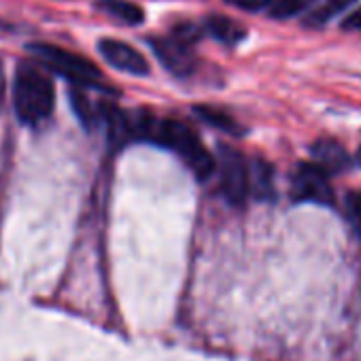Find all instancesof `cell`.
<instances>
[{
	"mask_svg": "<svg viewBox=\"0 0 361 361\" xmlns=\"http://www.w3.org/2000/svg\"><path fill=\"white\" fill-rule=\"evenodd\" d=\"M96 7L126 26H140L145 22V11L132 0H98Z\"/></svg>",
	"mask_w": 361,
	"mask_h": 361,
	"instance_id": "10",
	"label": "cell"
},
{
	"mask_svg": "<svg viewBox=\"0 0 361 361\" xmlns=\"http://www.w3.org/2000/svg\"><path fill=\"white\" fill-rule=\"evenodd\" d=\"M312 3L314 0H274V3L268 7V13L274 20H289V18L306 11Z\"/></svg>",
	"mask_w": 361,
	"mask_h": 361,
	"instance_id": "14",
	"label": "cell"
},
{
	"mask_svg": "<svg viewBox=\"0 0 361 361\" xmlns=\"http://www.w3.org/2000/svg\"><path fill=\"white\" fill-rule=\"evenodd\" d=\"M249 174H251V196L257 200H270L274 198V172L272 166L257 157L249 164Z\"/></svg>",
	"mask_w": 361,
	"mask_h": 361,
	"instance_id": "12",
	"label": "cell"
},
{
	"mask_svg": "<svg viewBox=\"0 0 361 361\" xmlns=\"http://www.w3.org/2000/svg\"><path fill=\"white\" fill-rule=\"evenodd\" d=\"M155 56L159 62L174 75L185 77L194 73V56H192V45L178 41L176 37H155L149 41Z\"/></svg>",
	"mask_w": 361,
	"mask_h": 361,
	"instance_id": "7",
	"label": "cell"
},
{
	"mask_svg": "<svg viewBox=\"0 0 361 361\" xmlns=\"http://www.w3.org/2000/svg\"><path fill=\"white\" fill-rule=\"evenodd\" d=\"M100 121L104 123L109 140L115 147H123L126 142H130L136 136L134 134V119L115 104L104 102L100 106Z\"/></svg>",
	"mask_w": 361,
	"mask_h": 361,
	"instance_id": "8",
	"label": "cell"
},
{
	"mask_svg": "<svg viewBox=\"0 0 361 361\" xmlns=\"http://www.w3.org/2000/svg\"><path fill=\"white\" fill-rule=\"evenodd\" d=\"M134 134L142 140H151L174 151L198 180L209 178L217 168V159L202 145L198 134L178 119H157L155 115L142 111L134 119Z\"/></svg>",
	"mask_w": 361,
	"mask_h": 361,
	"instance_id": "1",
	"label": "cell"
},
{
	"mask_svg": "<svg viewBox=\"0 0 361 361\" xmlns=\"http://www.w3.org/2000/svg\"><path fill=\"white\" fill-rule=\"evenodd\" d=\"M207 30L226 45H236L245 39V28L226 16H211L207 18Z\"/></svg>",
	"mask_w": 361,
	"mask_h": 361,
	"instance_id": "13",
	"label": "cell"
},
{
	"mask_svg": "<svg viewBox=\"0 0 361 361\" xmlns=\"http://www.w3.org/2000/svg\"><path fill=\"white\" fill-rule=\"evenodd\" d=\"M291 198L295 202H312L321 207L334 204L329 172L317 161H302L291 172Z\"/></svg>",
	"mask_w": 361,
	"mask_h": 361,
	"instance_id": "5",
	"label": "cell"
},
{
	"mask_svg": "<svg viewBox=\"0 0 361 361\" xmlns=\"http://www.w3.org/2000/svg\"><path fill=\"white\" fill-rule=\"evenodd\" d=\"M355 159H357V164L361 166V147L357 149V153H355Z\"/></svg>",
	"mask_w": 361,
	"mask_h": 361,
	"instance_id": "20",
	"label": "cell"
},
{
	"mask_svg": "<svg viewBox=\"0 0 361 361\" xmlns=\"http://www.w3.org/2000/svg\"><path fill=\"white\" fill-rule=\"evenodd\" d=\"M5 87H7V77H5V68H3V62H0V98L5 96Z\"/></svg>",
	"mask_w": 361,
	"mask_h": 361,
	"instance_id": "19",
	"label": "cell"
},
{
	"mask_svg": "<svg viewBox=\"0 0 361 361\" xmlns=\"http://www.w3.org/2000/svg\"><path fill=\"white\" fill-rule=\"evenodd\" d=\"M344 30H361V7L355 9L350 16H346V20L342 22Z\"/></svg>",
	"mask_w": 361,
	"mask_h": 361,
	"instance_id": "18",
	"label": "cell"
},
{
	"mask_svg": "<svg viewBox=\"0 0 361 361\" xmlns=\"http://www.w3.org/2000/svg\"><path fill=\"white\" fill-rule=\"evenodd\" d=\"M226 3L243 11H262V9H268L274 0H226Z\"/></svg>",
	"mask_w": 361,
	"mask_h": 361,
	"instance_id": "17",
	"label": "cell"
},
{
	"mask_svg": "<svg viewBox=\"0 0 361 361\" xmlns=\"http://www.w3.org/2000/svg\"><path fill=\"white\" fill-rule=\"evenodd\" d=\"M194 113L200 117V121H204L207 126L219 130V132H226L230 136H240L243 134V126L240 121H236L228 111L219 109V106H213V104H196L194 106Z\"/></svg>",
	"mask_w": 361,
	"mask_h": 361,
	"instance_id": "11",
	"label": "cell"
},
{
	"mask_svg": "<svg viewBox=\"0 0 361 361\" xmlns=\"http://www.w3.org/2000/svg\"><path fill=\"white\" fill-rule=\"evenodd\" d=\"M310 153H312V161H317L329 174L342 172V170H346L350 166V155L334 138H319V140H314L310 145Z\"/></svg>",
	"mask_w": 361,
	"mask_h": 361,
	"instance_id": "9",
	"label": "cell"
},
{
	"mask_svg": "<svg viewBox=\"0 0 361 361\" xmlns=\"http://www.w3.org/2000/svg\"><path fill=\"white\" fill-rule=\"evenodd\" d=\"M219 176L221 190L226 200L232 207H243L251 196V174L249 164L245 161L243 153L232 145H219Z\"/></svg>",
	"mask_w": 361,
	"mask_h": 361,
	"instance_id": "4",
	"label": "cell"
},
{
	"mask_svg": "<svg viewBox=\"0 0 361 361\" xmlns=\"http://www.w3.org/2000/svg\"><path fill=\"white\" fill-rule=\"evenodd\" d=\"M28 51L43 66L51 68L54 73L62 75L64 79H68V81H73L77 85H96L102 79L100 68L92 60H87V58L71 51V49H64L60 45H51V43H30L28 45Z\"/></svg>",
	"mask_w": 361,
	"mask_h": 361,
	"instance_id": "3",
	"label": "cell"
},
{
	"mask_svg": "<svg viewBox=\"0 0 361 361\" xmlns=\"http://www.w3.org/2000/svg\"><path fill=\"white\" fill-rule=\"evenodd\" d=\"M346 213H348L357 234L361 236V192H350L346 196Z\"/></svg>",
	"mask_w": 361,
	"mask_h": 361,
	"instance_id": "16",
	"label": "cell"
},
{
	"mask_svg": "<svg viewBox=\"0 0 361 361\" xmlns=\"http://www.w3.org/2000/svg\"><path fill=\"white\" fill-rule=\"evenodd\" d=\"M13 106L20 121L26 126H39L54 113V83L37 64L22 62L18 66L13 81Z\"/></svg>",
	"mask_w": 361,
	"mask_h": 361,
	"instance_id": "2",
	"label": "cell"
},
{
	"mask_svg": "<svg viewBox=\"0 0 361 361\" xmlns=\"http://www.w3.org/2000/svg\"><path fill=\"white\" fill-rule=\"evenodd\" d=\"M98 51L100 56L117 71L136 75V77H147L149 75V62L147 58L132 45L117 41V39H102L98 41Z\"/></svg>",
	"mask_w": 361,
	"mask_h": 361,
	"instance_id": "6",
	"label": "cell"
},
{
	"mask_svg": "<svg viewBox=\"0 0 361 361\" xmlns=\"http://www.w3.org/2000/svg\"><path fill=\"white\" fill-rule=\"evenodd\" d=\"M355 0H325L323 7L317 9L312 16H310V24H325L329 18H334L336 13H340L342 9H346L348 5H353Z\"/></svg>",
	"mask_w": 361,
	"mask_h": 361,
	"instance_id": "15",
	"label": "cell"
}]
</instances>
